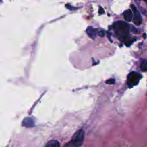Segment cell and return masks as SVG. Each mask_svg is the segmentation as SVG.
<instances>
[{"mask_svg": "<svg viewBox=\"0 0 147 147\" xmlns=\"http://www.w3.org/2000/svg\"><path fill=\"white\" fill-rule=\"evenodd\" d=\"M115 80L113 78L109 79L106 81V83L107 84H114L115 83Z\"/></svg>", "mask_w": 147, "mask_h": 147, "instance_id": "obj_10", "label": "cell"}, {"mask_svg": "<svg viewBox=\"0 0 147 147\" xmlns=\"http://www.w3.org/2000/svg\"><path fill=\"white\" fill-rule=\"evenodd\" d=\"M142 76L140 74L136 72H130L127 76V86L131 88L138 84Z\"/></svg>", "mask_w": 147, "mask_h": 147, "instance_id": "obj_3", "label": "cell"}, {"mask_svg": "<svg viewBox=\"0 0 147 147\" xmlns=\"http://www.w3.org/2000/svg\"><path fill=\"white\" fill-rule=\"evenodd\" d=\"M86 33L91 38L94 40L98 35V30L94 28L91 26H90L86 29Z\"/></svg>", "mask_w": 147, "mask_h": 147, "instance_id": "obj_5", "label": "cell"}, {"mask_svg": "<svg viewBox=\"0 0 147 147\" xmlns=\"http://www.w3.org/2000/svg\"><path fill=\"white\" fill-rule=\"evenodd\" d=\"M22 125L23 126L26 127H32L34 126V121L32 118L26 117L23 120Z\"/></svg>", "mask_w": 147, "mask_h": 147, "instance_id": "obj_6", "label": "cell"}, {"mask_svg": "<svg viewBox=\"0 0 147 147\" xmlns=\"http://www.w3.org/2000/svg\"><path fill=\"white\" fill-rule=\"evenodd\" d=\"M44 147H60L59 142L56 140L49 141Z\"/></svg>", "mask_w": 147, "mask_h": 147, "instance_id": "obj_8", "label": "cell"}, {"mask_svg": "<svg viewBox=\"0 0 147 147\" xmlns=\"http://www.w3.org/2000/svg\"><path fill=\"white\" fill-rule=\"evenodd\" d=\"M123 17L124 18L126 21H131L132 18H133V13H132V10L128 9L127 10H126L125 11H124L123 13Z\"/></svg>", "mask_w": 147, "mask_h": 147, "instance_id": "obj_7", "label": "cell"}, {"mask_svg": "<svg viewBox=\"0 0 147 147\" xmlns=\"http://www.w3.org/2000/svg\"><path fill=\"white\" fill-rule=\"evenodd\" d=\"M115 36L121 41H125L129 37V25L125 22L118 21L113 25Z\"/></svg>", "mask_w": 147, "mask_h": 147, "instance_id": "obj_1", "label": "cell"}, {"mask_svg": "<svg viewBox=\"0 0 147 147\" xmlns=\"http://www.w3.org/2000/svg\"><path fill=\"white\" fill-rule=\"evenodd\" d=\"M135 40H135V39H133V40H127V41L126 42V45L127 46H129V45H130L131 44V43H132L133 42H134Z\"/></svg>", "mask_w": 147, "mask_h": 147, "instance_id": "obj_13", "label": "cell"}, {"mask_svg": "<svg viewBox=\"0 0 147 147\" xmlns=\"http://www.w3.org/2000/svg\"><path fill=\"white\" fill-rule=\"evenodd\" d=\"M99 14H103L104 13V10L102 7H99Z\"/></svg>", "mask_w": 147, "mask_h": 147, "instance_id": "obj_14", "label": "cell"}, {"mask_svg": "<svg viewBox=\"0 0 147 147\" xmlns=\"http://www.w3.org/2000/svg\"><path fill=\"white\" fill-rule=\"evenodd\" d=\"M131 8L133 12V22L137 25H140L142 23V18L139 11L134 5H131Z\"/></svg>", "mask_w": 147, "mask_h": 147, "instance_id": "obj_4", "label": "cell"}, {"mask_svg": "<svg viewBox=\"0 0 147 147\" xmlns=\"http://www.w3.org/2000/svg\"><path fill=\"white\" fill-rule=\"evenodd\" d=\"M84 131L83 129H80L74 134L72 139L65 144V146L79 147L82 145L84 141Z\"/></svg>", "mask_w": 147, "mask_h": 147, "instance_id": "obj_2", "label": "cell"}, {"mask_svg": "<svg viewBox=\"0 0 147 147\" xmlns=\"http://www.w3.org/2000/svg\"><path fill=\"white\" fill-rule=\"evenodd\" d=\"M146 2V3H147V0H145Z\"/></svg>", "mask_w": 147, "mask_h": 147, "instance_id": "obj_16", "label": "cell"}, {"mask_svg": "<svg viewBox=\"0 0 147 147\" xmlns=\"http://www.w3.org/2000/svg\"><path fill=\"white\" fill-rule=\"evenodd\" d=\"M65 7H66V8H67L68 9L71 10H75V9H77V8H75V7H74L73 6H71V5H69V4H66V5H65Z\"/></svg>", "mask_w": 147, "mask_h": 147, "instance_id": "obj_12", "label": "cell"}, {"mask_svg": "<svg viewBox=\"0 0 147 147\" xmlns=\"http://www.w3.org/2000/svg\"><path fill=\"white\" fill-rule=\"evenodd\" d=\"M98 35L101 37H103L105 36V32L103 29L98 30Z\"/></svg>", "mask_w": 147, "mask_h": 147, "instance_id": "obj_11", "label": "cell"}, {"mask_svg": "<svg viewBox=\"0 0 147 147\" xmlns=\"http://www.w3.org/2000/svg\"><path fill=\"white\" fill-rule=\"evenodd\" d=\"M143 37H146V34H144Z\"/></svg>", "mask_w": 147, "mask_h": 147, "instance_id": "obj_15", "label": "cell"}, {"mask_svg": "<svg viewBox=\"0 0 147 147\" xmlns=\"http://www.w3.org/2000/svg\"><path fill=\"white\" fill-rule=\"evenodd\" d=\"M140 68L142 71H147V60H144L140 65Z\"/></svg>", "mask_w": 147, "mask_h": 147, "instance_id": "obj_9", "label": "cell"}]
</instances>
